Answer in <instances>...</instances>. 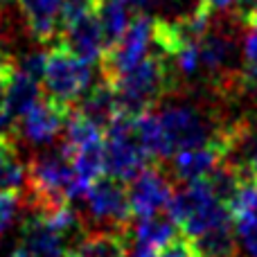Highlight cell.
<instances>
[{"label":"cell","instance_id":"obj_31","mask_svg":"<svg viewBox=\"0 0 257 257\" xmlns=\"http://www.w3.org/2000/svg\"><path fill=\"white\" fill-rule=\"evenodd\" d=\"M241 167L246 169V174H248L253 181H257V147H255L253 151H250L248 156H246V163L241 165Z\"/></svg>","mask_w":257,"mask_h":257},{"label":"cell","instance_id":"obj_13","mask_svg":"<svg viewBox=\"0 0 257 257\" xmlns=\"http://www.w3.org/2000/svg\"><path fill=\"white\" fill-rule=\"evenodd\" d=\"M235 57H237L235 36L228 34V30H214V27H210V32L199 43L201 70H205L214 81H219L221 77L235 72V68H232Z\"/></svg>","mask_w":257,"mask_h":257},{"label":"cell","instance_id":"obj_28","mask_svg":"<svg viewBox=\"0 0 257 257\" xmlns=\"http://www.w3.org/2000/svg\"><path fill=\"white\" fill-rule=\"evenodd\" d=\"M95 0H61V21L68 16H75V14H81L86 9H93Z\"/></svg>","mask_w":257,"mask_h":257},{"label":"cell","instance_id":"obj_22","mask_svg":"<svg viewBox=\"0 0 257 257\" xmlns=\"http://www.w3.org/2000/svg\"><path fill=\"white\" fill-rule=\"evenodd\" d=\"M158 257H205V255L201 253V248H199L194 237H190V235L176 237L174 235L172 239L160 248Z\"/></svg>","mask_w":257,"mask_h":257},{"label":"cell","instance_id":"obj_20","mask_svg":"<svg viewBox=\"0 0 257 257\" xmlns=\"http://www.w3.org/2000/svg\"><path fill=\"white\" fill-rule=\"evenodd\" d=\"M196 244H199L201 253L205 257H235V250H237L235 226H232V221L221 223V226L196 237Z\"/></svg>","mask_w":257,"mask_h":257},{"label":"cell","instance_id":"obj_34","mask_svg":"<svg viewBox=\"0 0 257 257\" xmlns=\"http://www.w3.org/2000/svg\"><path fill=\"white\" fill-rule=\"evenodd\" d=\"M255 124H257V117H255Z\"/></svg>","mask_w":257,"mask_h":257},{"label":"cell","instance_id":"obj_27","mask_svg":"<svg viewBox=\"0 0 257 257\" xmlns=\"http://www.w3.org/2000/svg\"><path fill=\"white\" fill-rule=\"evenodd\" d=\"M246 0H199V5L205 9L208 14H219V12H228L232 9V14L239 12L244 7Z\"/></svg>","mask_w":257,"mask_h":257},{"label":"cell","instance_id":"obj_17","mask_svg":"<svg viewBox=\"0 0 257 257\" xmlns=\"http://www.w3.org/2000/svg\"><path fill=\"white\" fill-rule=\"evenodd\" d=\"M25 167L21 149L16 145V133L0 131V192L21 190L25 181Z\"/></svg>","mask_w":257,"mask_h":257},{"label":"cell","instance_id":"obj_23","mask_svg":"<svg viewBox=\"0 0 257 257\" xmlns=\"http://www.w3.org/2000/svg\"><path fill=\"white\" fill-rule=\"evenodd\" d=\"M18 201H21V192L18 190H3L0 192V237L14 221L18 210Z\"/></svg>","mask_w":257,"mask_h":257},{"label":"cell","instance_id":"obj_29","mask_svg":"<svg viewBox=\"0 0 257 257\" xmlns=\"http://www.w3.org/2000/svg\"><path fill=\"white\" fill-rule=\"evenodd\" d=\"M232 16L241 23V25H257V0H246L244 7L239 12H235Z\"/></svg>","mask_w":257,"mask_h":257},{"label":"cell","instance_id":"obj_9","mask_svg":"<svg viewBox=\"0 0 257 257\" xmlns=\"http://www.w3.org/2000/svg\"><path fill=\"white\" fill-rule=\"evenodd\" d=\"M70 115L72 104H66L43 93L30 111L14 120V133H18L21 138H25V142H32V145L54 142V138L63 133Z\"/></svg>","mask_w":257,"mask_h":257},{"label":"cell","instance_id":"obj_24","mask_svg":"<svg viewBox=\"0 0 257 257\" xmlns=\"http://www.w3.org/2000/svg\"><path fill=\"white\" fill-rule=\"evenodd\" d=\"M235 232L241 248L248 253V257H257V217L235 223Z\"/></svg>","mask_w":257,"mask_h":257},{"label":"cell","instance_id":"obj_16","mask_svg":"<svg viewBox=\"0 0 257 257\" xmlns=\"http://www.w3.org/2000/svg\"><path fill=\"white\" fill-rule=\"evenodd\" d=\"M176 232H178V223L169 210H160V212L147 214V217H138V221L131 226L133 239L138 244L151 246L156 250L163 248Z\"/></svg>","mask_w":257,"mask_h":257},{"label":"cell","instance_id":"obj_12","mask_svg":"<svg viewBox=\"0 0 257 257\" xmlns=\"http://www.w3.org/2000/svg\"><path fill=\"white\" fill-rule=\"evenodd\" d=\"M131 248V230H113V228H86L68 246L66 257H128Z\"/></svg>","mask_w":257,"mask_h":257},{"label":"cell","instance_id":"obj_6","mask_svg":"<svg viewBox=\"0 0 257 257\" xmlns=\"http://www.w3.org/2000/svg\"><path fill=\"white\" fill-rule=\"evenodd\" d=\"M149 163V156L145 154L133 131V117L122 113L104 131V174L128 183Z\"/></svg>","mask_w":257,"mask_h":257},{"label":"cell","instance_id":"obj_14","mask_svg":"<svg viewBox=\"0 0 257 257\" xmlns=\"http://www.w3.org/2000/svg\"><path fill=\"white\" fill-rule=\"evenodd\" d=\"M77 111L81 115H86L95 126H99L102 131H106L117 117L122 115L120 108V97H117V88L113 81L99 77V81L84 93V97L79 99V108Z\"/></svg>","mask_w":257,"mask_h":257},{"label":"cell","instance_id":"obj_18","mask_svg":"<svg viewBox=\"0 0 257 257\" xmlns=\"http://www.w3.org/2000/svg\"><path fill=\"white\" fill-rule=\"evenodd\" d=\"M95 14L99 18V25L104 32V41H106V48L113 45L128 27V5L124 0H95L93 5Z\"/></svg>","mask_w":257,"mask_h":257},{"label":"cell","instance_id":"obj_1","mask_svg":"<svg viewBox=\"0 0 257 257\" xmlns=\"http://www.w3.org/2000/svg\"><path fill=\"white\" fill-rule=\"evenodd\" d=\"M120 108L124 115H140L151 111L163 97H169L183 84L172 57L160 52H149L138 66L120 75L115 81Z\"/></svg>","mask_w":257,"mask_h":257},{"label":"cell","instance_id":"obj_21","mask_svg":"<svg viewBox=\"0 0 257 257\" xmlns=\"http://www.w3.org/2000/svg\"><path fill=\"white\" fill-rule=\"evenodd\" d=\"M18 70V61L9 52L0 50V126L7 124L12 111H9V88Z\"/></svg>","mask_w":257,"mask_h":257},{"label":"cell","instance_id":"obj_32","mask_svg":"<svg viewBox=\"0 0 257 257\" xmlns=\"http://www.w3.org/2000/svg\"><path fill=\"white\" fill-rule=\"evenodd\" d=\"M124 3L128 5V7H138V9H140V7H145L149 0H124Z\"/></svg>","mask_w":257,"mask_h":257},{"label":"cell","instance_id":"obj_15","mask_svg":"<svg viewBox=\"0 0 257 257\" xmlns=\"http://www.w3.org/2000/svg\"><path fill=\"white\" fill-rule=\"evenodd\" d=\"M30 36L41 45L57 39L61 27V0H18Z\"/></svg>","mask_w":257,"mask_h":257},{"label":"cell","instance_id":"obj_7","mask_svg":"<svg viewBox=\"0 0 257 257\" xmlns=\"http://www.w3.org/2000/svg\"><path fill=\"white\" fill-rule=\"evenodd\" d=\"M151 32H154V18L149 14H136L128 21L124 34L102 52V57L97 61L99 77L115 81L120 75H124L126 70L138 66L149 54Z\"/></svg>","mask_w":257,"mask_h":257},{"label":"cell","instance_id":"obj_25","mask_svg":"<svg viewBox=\"0 0 257 257\" xmlns=\"http://www.w3.org/2000/svg\"><path fill=\"white\" fill-rule=\"evenodd\" d=\"M18 68L23 72H27L34 79H43V70H45V52H30L25 57H21L18 61Z\"/></svg>","mask_w":257,"mask_h":257},{"label":"cell","instance_id":"obj_30","mask_svg":"<svg viewBox=\"0 0 257 257\" xmlns=\"http://www.w3.org/2000/svg\"><path fill=\"white\" fill-rule=\"evenodd\" d=\"M128 257H158L156 253V248H151V246H145V244H133L131 248H128Z\"/></svg>","mask_w":257,"mask_h":257},{"label":"cell","instance_id":"obj_3","mask_svg":"<svg viewBox=\"0 0 257 257\" xmlns=\"http://www.w3.org/2000/svg\"><path fill=\"white\" fill-rule=\"evenodd\" d=\"M84 212L79 221L88 228H113V230H131L133 210L128 201V190L122 181L106 174L90 183L84 199Z\"/></svg>","mask_w":257,"mask_h":257},{"label":"cell","instance_id":"obj_2","mask_svg":"<svg viewBox=\"0 0 257 257\" xmlns=\"http://www.w3.org/2000/svg\"><path fill=\"white\" fill-rule=\"evenodd\" d=\"M169 212L176 219L178 228L190 237H201L203 232L232 221L226 203L214 194L210 183L205 178L190 181L174 192V199L169 203Z\"/></svg>","mask_w":257,"mask_h":257},{"label":"cell","instance_id":"obj_33","mask_svg":"<svg viewBox=\"0 0 257 257\" xmlns=\"http://www.w3.org/2000/svg\"><path fill=\"white\" fill-rule=\"evenodd\" d=\"M14 3H18V0H0V9H7V7H12Z\"/></svg>","mask_w":257,"mask_h":257},{"label":"cell","instance_id":"obj_10","mask_svg":"<svg viewBox=\"0 0 257 257\" xmlns=\"http://www.w3.org/2000/svg\"><path fill=\"white\" fill-rule=\"evenodd\" d=\"M57 36L59 43H63L68 50H72L77 57H81L88 63L99 61L102 52L106 50L104 32L95 9H86L81 14L63 18Z\"/></svg>","mask_w":257,"mask_h":257},{"label":"cell","instance_id":"obj_26","mask_svg":"<svg viewBox=\"0 0 257 257\" xmlns=\"http://www.w3.org/2000/svg\"><path fill=\"white\" fill-rule=\"evenodd\" d=\"M241 57H244V66L257 68V25H248L241 45Z\"/></svg>","mask_w":257,"mask_h":257},{"label":"cell","instance_id":"obj_8","mask_svg":"<svg viewBox=\"0 0 257 257\" xmlns=\"http://www.w3.org/2000/svg\"><path fill=\"white\" fill-rule=\"evenodd\" d=\"M126 190L133 217H147L160 210H169L176 192V181L172 178L165 163H149L138 176L128 181Z\"/></svg>","mask_w":257,"mask_h":257},{"label":"cell","instance_id":"obj_5","mask_svg":"<svg viewBox=\"0 0 257 257\" xmlns=\"http://www.w3.org/2000/svg\"><path fill=\"white\" fill-rule=\"evenodd\" d=\"M160 126H163L165 147H167V160L178 151L192 149L210 142L219 133L226 122L214 120L212 115L203 113L199 106L192 104H174L158 113Z\"/></svg>","mask_w":257,"mask_h":257},{"label":"cell","instance_id":"obj_19","mask_svg":"<svg viewBox=\"0 0 257 257\" xmlns=\"http://www.w3.org/2000/svg\"><path fill=\"white\" fill-rule=\"evenodd\" d=\"M43 95V88H41V81L30 77L27 72H23L21 68L16 70V77H14V84L9 88V111H12V122L18 120L23 113H27Z\"/></svg>","mask_w":257,"mask_h":257},{"label":"cell","instance_id":"obj_11","mask_svg":"<svg viewBox=\"0 0 257 257\" xmlns=\"http://www.w3.org/2000/svg\"><path fill=\"white\" fill-rule=\"evenodd\" d=\"M68 232L52 226L48 219L30 212L23 221L18 246L12 257H66Z\"/></svg>","mask_w":257,"mask_h":257},{"label":"cell","instance_id":"obj_4","mask_svg":"<svg viewBox=\"0 0 257 257\" xmlns=\"http://www.w3.org/2000/svg\"><path fill=\"white\" fill-rule=\"evenodd\" d=\"M93 70L90 63L77 57L63 43H54L45 52V70H43V93L66 104H75L84 97L90 88Z\"/></svg>","mask_w":257,"mask_h":257}]
</instances>
